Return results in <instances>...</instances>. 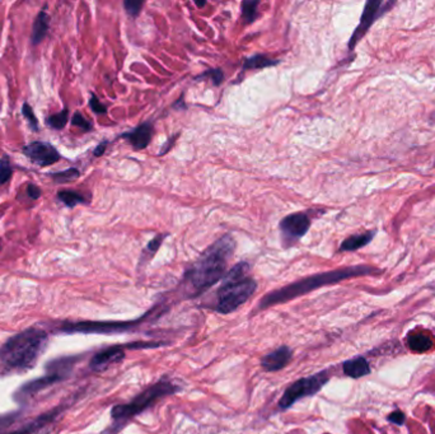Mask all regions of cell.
<instances>
[{"label":"cell","mask_w":435,"mask_h":434,"mask_svg":"<svg viewBox=\"0 0 435 434\" xmlns=\"http://www.w3.org/2000/svg\"><path fill=\"white\" fill-rule=\"evenodd\" d=\"M234 250V238L230 234H224L204 251L183 278L188 297L200 295L224 277Z\"/></svg>","instance_id":"1"},{"label":"cell","mask_w":435,"mask_h":434,"mask_svg":"<svg viewBox=\"0 0 435 434\" xmlns=\"http://www.w3.org/2000/svg\"><path fill=\"white\" fill-rule=\"evenodd\" d=\"M374 267L364 266H351L345 267V269H337L332 270V272L321 273V274L312 275V277L304 278V279L298 280L295 283L286 285V287L276 289L274 292L268 293V294L263 295L262 300L260 301V305L257 306V310H265V308L271 307L274 305H279V303L288 302V301L294 300L296 297L306 294V293L312 292V290L317 289V288L324 287V285L335 284L341 280L349 279V278L360 277V275H367L374 273Z\"/></svg>","instance_id":"2"},{"label":"cell","mask_w":435,"mask_h":434,"mask_svg":"<svg viewBox=\"0 0 435 434\" xmlns=\"http://www.w3.org/2000/svg\"><path fill=\"white\" fill-rule=\"evenodd\" d=\"M48 336L38 328H30L8 339L0 348V361L7 367L27 371L36 364L47 345Z\"/></svg>","instance_id":"3"},{"label":"cell","mask_w":435,"mask_h":434,"mask_svg":"<svg viewBox=\"0 0 435 434\" xmlns=\"http://www.w3.org/2000/svg\"><path fill=\"white\" fill-rule=\"evenodd\" d=\"M250 265L239 262L224 275L222 285L216 293L215 310L219 313L234 312L253 295L257 283L247 277Z\"/></svg>","instance_id":"4"},{"label":"cell","mask_w":435,"mask_h":434,"mask_svg":"<svg viewBox=\"0 0 435 434\" xmlns=\"http://www.w3.org/2000/svg\"><path fill=\"white\" fill-rule=\"evenodd\" d=\"M176 391H178V386H176L168 379H162L145 391H143L140 395H138L129 404L116 405L111 410L112 425L104 432V434H116L131 418L137 417L138 414L144 412L147 408H149L153 402L157 401L160 397L175 394Z\"/></svg>","instance_id":"5"},{"label":"cell","mask_w":435,"mask_h":434,"mask_svg":"<svg viewBox=\"0 0 435 434\" xmlns=\"http://www.w3.org/2000/svg\"><path fill=\"white\" fill-rule=\"evenodd\" d=\"M329 373L327 372H319V373L313 374V376L304 377V378L298 379L294 384H291L288 389L285 390L281 399L279 400V406L283 410L293 406L298 400L304 399V397L313 396L316 395L324 385L329 382Z\"/></svg>","instance_id":"6"},{"label":"cell","mask_w":435,"mask_h":434,"mask_svg":"<svg viewBox=\"0 0 435 434\" xmlns=\"http://www.w3.org/2000/svg\"><path fill=\"white\" fill-rule=\"evenodd\" d=\"M147 316V315H145ZM131 322H112V321H80V322H64L59 331L63 334H115L124 333L134 326L139 325L145 318Z\"/></svg>","instance_id":"7"},{"label":"cell","mask_w":435,"mask_h":434,"mask_svg":"<svg viewBox=\"0 0 435 434\" xmlns=\"http://www.w3.org/2000/svg\"><path fill=\"white\" fill-rule=\"evenodd\" d=\"M395 4L393 2L391 3H383L379 0H375V2H368L364 7V12H363L362 18H360V23L357 28H355L354 33H352L351 38L349 41V48L352 50L354 46L362 40L363 36L368 32L370 27H372L373 23L375 22V19L380 17L385 12H387V9L390 7Z\"/></svg>","instance_id":"8"},{"label":"cell","mask_w":435,"mask_h":434,"mask_svg":"<svg viewBox=\"0 0 435 434\" xmlns=\"http://www.w3.org/2000/svg\"><path fill=\"white\" fill-rule=\"evenodd\" d=\"M280 232L284 243L290 246L295 241L301 239L308 232L311 227V221L304 213H294L285 216L280 222Z\"/></svg>","instance_id":"9"},{"label":"cell","mask_w":435,"mask_h":434,"mask_svg":"<svg viewBox=\"0 0 435 434\" xmlns=\"http://www.w3.org/2000/svg\"><path fill=\"white\" fill-rule=\"evenodd\" d=\"M23 153L35 165L46 167L60 160V154L53 145L46 142H32L23 148Z\"/></svg>","instance_id":"10"},{"label":"cell","mask_w":435,"mask_h":434,"mask_svg":"<svg viewBox=\"0 0 435 434\" xmlns=\"http://www.w3.org/2000/svg\"><path fill=\"white\" fill-rule=\"evenodd\" d=\"M59 382H61V379L56 376H51V374H46V376L40 377V378L28 381L27 384H24L17 390L14 399L18 402H24L27 400L32 399L33 396H36L38 392L43 391V390L48 389V387L53 386V385L59 384Z\"/></svg>","instance_id":"11"},{"label":"cell","mask_w":435,"mask_h":434,"mask_svg":"<svg viewBox=\"0 0 435 434\" xmlns=\"http://www.w3.org/2000/svg\"><path fill=\"white\" fill-rule=\"evenodd\" d=\"M125 357V350L121 346H110L94 354L89 362V368L94 372H102L111 367L112 364L119 363Z\"/></svg>","instance_id":"12"},{"label":"cell","mask_w":435,"mask_h":434,"mask_svg":"<svg viewBox=\"0 0 435 434\" xmlns=\"http://www.w3.org/2000/svg\"><path fill=\"white\" fill-rule=\"evenodd\" d=\"M293 358V350L289 346H280L261 359V367L267 372H276L288 366Z\"/></svg>","instance_id":"13"},{"label":"cell","mask_w":435,"mask_h":434,"mask_svg":"<svg viewBox=\"0 0 435 434\" xmlns=\"http://www.w3.org/2000/svg\"><path fill=\"white\" fill-rule=\"evenodd\" d=\"M78 361L79 357H63V358H56L46 364V372H47V374L59 377L61 381H64V379L70 376Z\"/></svg>","instance_id":"14"},{"label":"cell","mask_w":435,"mask_h":434,"mask_svg":"<svg viewBox=\"0 0 435 434\" xmlns=\"http://www.w3.org/2000/svg\"><path fill=\"white\" fill-rule=\"evenodd\" d=\"M153 135V127L149 122H144L140 126H138L137 129H134L130 132H124L120 138H125V139L129 140L130 144L132 145V148L137 150H142L144 148L148 147V144L150 143Z\"/></svg>","instance_id":"15"},{"label":"cell","mask_w":435,"mask_h":434,"mask_svg":"<svg viewBox=\"0 0 435 434\" xmlns=\"http://www.w3.org/2000/svg\"><path fill=\"white\" fill-rule=\"evenodd\" d=\"M59 412H60V409L58 408V409H53L51 410V412H47L46 414L40 415V417H37L36 419H33L32 422L28 423L27 425L20 428V429L14 430L12 434H32V433L38 432V430L42 429L43 427H46L48 423L52 422V420L59 415Z\"/></svg>","instance_id":"16"},{"label":"cell","mask_w":435,"mask_h":434,"mask_svg":"<svg viewBox=\"0 0 435 434\" xmlns=\"http://www.w3.org/2000/svg\"><path fill=\"white\" fill-rule=\"evenodd\" d=\"M342 369H344V373L351 378H360L370 373L369 363L363 357H357V358L346 361L342 366Z\"/></svg>","instance_id":"17"},{"label":"cell","mask_w":435,"mask_h":434,"mask_svg":"<svg viewBox=\"0 0 435 434\" xmlns=\"http://www.w3.org/2000/svg\"><path fill=\"white\" fill-rule=\"evenodd\" d=\"M50 15L46 12H40L36 17L35 22H33V31L31 35V41L32 45H38L43 38L46 37L48 32V27H50Z\"/></svg>","instance_id":"18"},{"label":"cell","mask_w":435,"mask_h":434,"mask_svg":"<svg viewBox=\"0 0 435 434\" xmlns=\"http://www.w3.org/2000/svg\"><path fill=\"white\" fill-rule=\"evenodd\" d=\"M375 231L367 232L363 234H355V236H350L345 241H342L341 246H340V251H357V250L362 249V247L367 246L368 243L372 242L374 238Z\"/></svg>","instance_id":"19"},{"label":"cell","mask_w":435,"mask_h":434,"mask_svg":"<svg viewBox=\"0 0 435 434\" xmlns=\"http://www.w3.org/2000/svg\"><path fill=\"white\" fill-rule=\"evenodd\" d=\"M409 345L415 351H426L433 346L430 336L423 333H415L409 336Z\"/></svg>","instance_id":"20"},{"label":"cell","mask_w":435,"mask_h":434,"mask_svg":"<svg viewBox=\"0 0 435 434\" xmlns=\"http://www.w3.org/2000/svg\"><path fill=\"white\" fill-rule=\"evenodd\" d=\"M279 60H271L267 56L263 55H255L252 58L246 59L244 63H243V70H252V69H263L267 68V66H274L276 64H279Z\"/></svg>","instance_id":"21"},{"label":"cell","mask_w":435,"mask_h":434,"mask_svg":"<svg viewBox=\"0 0 435 434\" xmlns=\"http://www.w3.org/2000/svg\"><path fill=\"white\" fill-rule=\"evenodd\" d=\"M58 199L63 201L66 206L69 208H74L78 204H84L87 203V199L84 198L81 194L76 193V191H70V190H61L58 193Z\"/></svg>","instance_id":"22"},{"label":"cell","mask_w":435,"mask_h":434,"mask_svg":"<svg viewBox=\"0 0 435 434\" xmlns=\"http://www.w3.org/2000/svg\"><path fill=\"white\" fill-rule=\"evenodd\" d=\"M68 120H69V111L68 108H64L63 111L59 112V114L50 115V116L47 117V120H46V122H47L48 126H51L52 129L61 130L65 127L66 124H68Z\"/></svg>","instance_id":"23"},{"label":"cell","mask_w":435,"mask_h":434,"mask_svg":"<svg viewBox=\"0 0 435 434\" xmlns=\"http://www.w3.org/2000/svg\"><path fill=\"white\" fill-rule=\"evenodd\" d=\"M257 0H246L242 3L243 19L247 23H252L257 18Z\"/></svg>","instance_id":"24"},{"label":"cell","mask_w":435,"mask_h":434,"mask_svg":"<svg viewBox=\"0 0 435 434\" xmlns=\"http://www.w3.org/2000/svg\"><path fill=\"white\" fill-rule=\"evenodd\" d=\"M51 177L58 183H66L75 181L79 177V171L76 168H69V170L61 171V172L51 173Z\"/></svg>","instance_id":"25"},{"label":"cell","mask_w":435,"mask_h":434,"mask_svg":"<svg viewBox=\"0 0 435 434\" xmlns=\"http://www.w3.org/2000/svg\"><path fill=\"white\" fill-rule=\"evenodd\" d=\"M13 173L12 163L8 155H3L0 159V185H4L10 180Z\"/></svg>","instance_id":"26"},{"label":"cell","mask_w":435,"mask_h":434,"mask_svg":"<svg viewBox=\"0 0 435 434\" xmlns=\"http://www.w3.org/2000/svg\"><path fill=\"white\" fill-rule=\"evenodd\" d=\"M22 112H23V116H24L25 119H27V121H28V124H30L31 129H32L33 131H38L40 126H38L37 117H36L35 112H33V108L30 106V103H23Z\"/></svg>","instance_id":"27"},{"label":"cell","mask_w":435,"mask_h":434,"mask_svg":"<svg viewBox=\"0 0 435 434\" xmlns=\"http://www.w3.org/2000/svg\"><path fill=\"white\" fill-rule=\"evenodd\" d=\"M203 78H210L215 86H219V84H222L223 79H224V75H223V71L220 70V69H213V70L204 71L201 75L198 76V79H203Z\"/></svg>","instance_id":"28"},{"label":"cell","mask_w":435,"mask_h":434,"mask_svg":"<svg viewBox=\"0 0 435 434\" xmlns=\"http://www.w3.org/2000/svg\"><path fill=\"white\" fill-rule=\"evenodd\" d=\"M71 124L75 125V126L80 127L83 131H89V130H92V124L91 121H88V120L86 119V117L83 116V115L80 114V112H75L73 116V119H71Z\"/></svg>","instance_id":"29"},{"label":"cell","mask_w":435,"mask_h":434,"mask_svg":"<svg viewBox=\"0 0 435 434\" xmlns=\"http://www.w3.org/2000/svg\"><path fill=\"white\" fill-rule=\"evenodd\" d=\"M143 4H144L143 2L126 0V2L124 3V7H125V10H126V13L130 15V17H137V15L140 13V9H142Z\"/></svg>","instance_id":"30"},{"label":"cell","mask_w":435,"mask_h":434,"mask_svg":"<svg viewBox=\"0 0 435 434\" xmlns=\"http://www.w3.org/2000/svg\"><path fill=\"white\" fill-rule=\"evenodd\" d=\"M89 106H91L92 111L96 112V114L103 115L107 112V107L104 106V104H102L101 102H99L98 97H97L96 94H93V93L91 94V99H89Z\"/></svg>","instance_id":"31"},{"label":"cell","mask_w":435,"mask_h":434,"mask_svg":"<svg viewBox=\"0 0 435 434\" xmlns=\"http://www.w3.org/2000/svg\"><path fill=\"white\" fill-rule=\"evenodd\" d=\"M166 237H167V234H162V236H155L154 238H153L152 241L149 242V245L147 246V251L149 252L150 256H153V254H155V252L158 251L160 243H162V241L166 238Z\"/></svg>","instance_id":"32"},{"label":"cell","mask_w":435,"mask_h":434,"mask_svg":"<svg viewBox=\"0 0 435 434\" xmlns=\"http://www.w3.org/2000/svg\"><path fill=\"white\" fill-rule=\"evenodd\" d=\"M19 418V414H5L0 415V430L4 429V428L12 425L15 420Z\"/></svg>","instance_id":"33"},{"label":"cell","mask_w":435,"mask_h":434,"mask_svg":"<svg viewBox=\"0 0 435 434\" xmlns=\"http://www.w3.org/2000/svg\"><path fill=\"white\" fill-rule=\"evenodd\" d=\"M387 419L390 420L391 423H393V424L402 425L403 422H405V414H403L402 412H400V410H397V412H393L392 414L388 415Z\"/></svg>","instance_id":"34"},{"label":"cell","mask_w":435,"mask_h":434,"mask_svg":"<svg viewBox=\"0 0 435 434\" xmlns=\"http://www.w3.org/2000/svg\"><path fill=\"white\" fill-rule=\"evenodd\" d=\"M27 195L30 196L32 200H37L41 196V188L37 187L36 185H33V183H30V185L27 186Z\"/></svg>","instance_id":"35"},{"label":"cell","mask_w":435,"mask_h":434,"mask_svg":"<svg viewBox=\"0 0 435 434\" xmlns=\"http://www.w3.org/2000/svg\"><path fill=\"white\" fill-rule=\"evenodd\" d=\"M106 145H107L106 142H103L102 144H99L98 147L96 148V150H94V155H96V157H99V155L103 154L104 149H106Z\"/></svg>","instance_id":"36"},{"label":"cell","mask_w":435,"mask_h":434,"mask_svg":"<svg viewBox=\"0 0 435 434\" xmlns=\"http://www.w3.org/2000/svg\"><path fill=\"white\" fill-rule=\"evenodd\" d=\"M205 4H206L205 2H203V3H198V2H196V5H198V7H200V8L204 7V5H205Z\"/></svg>","instance_id":"37"},{"label":"cell","mask_w":435,"mask_h":434,"mask_svg":"<svg viewBox=\"0 0 435 434\" xmlns=\"http://www.w3.org/2000/svg\"><path fill=\"white\" fill-rule=\"evenodd\" d=\"M0 249H2V246H0Z\"/></svg>","instance_id":"38"}]
</instances>
